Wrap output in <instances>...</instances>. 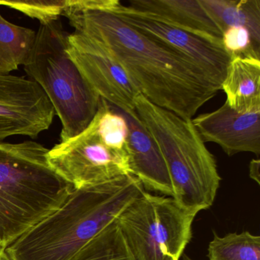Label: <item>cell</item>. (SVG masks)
Wrapping results in <instances>:
<instances>
[{
	"label": "cell",
	"mask_w": 260,
	"mask_h": 260,
	"mask_svg": "<svg viewBox=\"0 0 260 260\" xmlns=\"http://www.w3.org/2000/svg\"><path fill=\"white\" fill-rule=\"evenodd\" d=\"M223 34L230 27H244L260 47V0H199Z\"/></svg>",
	"instance_id": "9a60e30c"
},
{
	"label": "cell",
	"mask_w": 260,
	"mask_h": 260,
	"mask_svg": "<svg viewBox=\"0 0 260 260\" xmlns=\"http://www.w3.org/2000/svg\"><path fill=\"white\" fill-rule=\"evenodd\" d=\"M109 1L68 0L62 16L74 31L106 46L150 103L192 119L220 89L192 61L106 10Z\"/></svg>",
	"instance_id": "6da1fadb"
},
{
	"label": "cell",
	"mask_w": 260,
	"mask_h": 260,
	"mask_svg": "<svg viewBox=\"0 0 260 260\" xmlns=\"http://www.w3.org/2000/svg\"><path fill=\"white\" fill-rule=\"evenodd\" d=\"M55 115L43 89L31 79L0 74V142L13 136L36 138Z\"/></svg>",
	"instance_id": "30bf717a"
},
{
	"label": "cell",
	"mask_w": 260,
	"mask_h": 260,
	"mask_svg": "<svg viewBox=\"0 0 260 260\" xmlns=\"http://www.w3.org/2000/svg\"><path fill=\"white\" fill-rule=\"evenodd\" d=\"M70 33L60 19L41 25L24 70L46 94L61 122L60 142L78 135L93 119L100 95L67 53Z\"/></svg>",
	"instance_id": "5b68a950"
},
{
	"label": "cell",
	"mask_w": 260,
	"mask_h": 260,
	"mask_svg": "<svg viewBox=\"0 0 260 260\" xmlns=\"http://www.w3.org/2000/svg\"><path fill=\"white\" fill-rule=\"evenodd\" d=\"M208 260H260V237L249 231L230 233L214 238L208 245Z\"/></svg>",
	"instance_id": "e0dca14e"
},
{
	"label": "cell",
	"mask_w": 260,
	"mask_h": 260,
	"mask_svg": "<svg viewBox=\"0 0 260 260\" xmlns=\"http://www.w3.org/2000/svg\"><path fill=\"white\" fill-rule=\"evenodd\" d=\"M97 131L103 142L112 150L128 154V124L124 115L103 99L95 115Z\"/></svg>",
	"instance_id": "d6986e66"
},
{
	"label": "cell",
	"mask_w": 260,
	"mask_h": 260,
	"mask_svg": "<svg viewBox=\"0 0 260 260\" xmlns=\"http://www.w3.org/2000/svg\"><path fill=\"white\" fill-rule=\"evenodd\" d=\"M143 16L222 45V33L199 0H130Z\"/></svg>",
	"instance_id": "4fadbf2b"
},
{
	"label": "cell",
	"mask_w": 260,
	"mask_h": 260,
	"mask_svg": "<svg viewBox=\"0 0 260 260\" xmlns=\"http://www.w3.org/2000/svg\"><path fill=\"white\" fill-rule=\"evenodd\" d=\"M182 260H193L186 255H182Z\"/></svg>",
	"instance_id": "cb8c5ba5"
},
{
	"label": "cell",
	"mask_w": 260,
	"mask_h": 260,
	"mask_svg": "<svg viewBox=\"0 0 260 260\" xmlns=\"http://www.w3.org/2000/svg\"><path fill=\"white\" fill-rule=\"evenodd\" d=\"M47 159L52 170L75 189L132 174L128 156L112 150L100 138L95 117L81 133L48 150Z\"/></svg>",
	"instance_id": "52a82bcc"
},
{
	"label": "cell",
	"mask_w": 260,
	"mask_h": 260,
	"mask_svg": "<svg viewBox=\"0 0 260 260\" xmlns=\"http://www.w3.org/2000/svg\"><path fill=\"white\" fill-rule=\"evenodd\" d=\"M71 260H135L116 220L94 237Z\"/></svg>",
	"instance_id": "ac0fdd59"
},
{
	"label": "cell",
	"mask_w": 260,
	"mask_h": 260,
	"mask_svg": "<svg viewBox=\"0 0 260 260\" xmlns=\"http://www.w3.org/2000/svg\"><path fill=\"white\" fill-rule=\"evenodd\" d=\"M35 141L0 142V249L57 211L74 188L52 170Z\"/></svg>",
	"instance_id": "3957f363"
},
{
	"label": "cell",
	"mask_w": 260,
	"mask_h": 260,
	"mask_svg": "<svg viewBox=\"0 0 260 260\" xmlns=\"http://www.w3.org/2000/svg\"><path fill=\"white\" fill-rule=\"evenodd\" d=\"M114 1L109 8L106 6V10L152 40L192 61L221 90L226 68L231 61V57L223 45L149 19L118 0Z\"/></svg>",
	"instance_id": "9c48e42d"
},
{
	"label": "cell",
	"mask_w": 260,
	"mask_h": 260,
	"mask_svg": "<svg viewBox=\"0 0 260 260\" xmlns=\"http://www.w3.org/2000/svg\"><path fill=\"white\" fill-rule=\"evenodd\" d=\"M196 216L173 198L143 190L115 218L135 260H180Z\"/></svg>",
	"instance_id": "8992f818"
},
{
	"label": "cell",
	"mask_w": 260,
	"mask_h": 260,
	"mask_svg": "<svg viewBox=\"0 0 260 260\" xmlns=\"http://www.w3.org/2000/svg\"><path fill=\"white\" fill-rule=\"evenodd\" d=\"M37 33L7 21L0 14V74L7 75L28 61Z\"/></svg>",
	"instance_id": "2e32d148"
},
{
	"label": "cell",
	"mask_w": 260,
	"mask_h": 260,
	"mask_svg": "<svg viewBox=\"0 0 260 260\" xmlns=\"http://www.w3.org/2000/svg\"><path fill=\"white\" fill-rule=\"evenodd\" d=\"M68 0H0V6L18 10L38 19L41 25L51 23L63 15Z\"/></svg>",
	"instance_id": "ffe728a7"
},
{
	"label": "cell",
	"mask_w": 260,
	"mask_h": 260,
	"mask_svg": "<svg viewBox=\"0 0 260 260\" xmlns=\"http://www.w3.org/2000/svg\"><path fill=\"white\" fill-rule=\"evenodd\" d=\"M226 103L240 113L260 111V60L231 59L221 85Z\"/></svg>",
	"instance_id": "5bb4252c"
},
{
	"label": "cell",
	"mask_w": 260,
	"mask_h": 260,
	"mask_svg": "<svg viewBox=\"0 0 260 260\" xmlns=\"http://www.w3.org/2000/svg\"><path fill=\"white\" fill-rule=\"evenodd\" d=\"M138 119L157 144L167 164L173 200L188 214L212 206L220 187L217 162L191 119H185L137 95Z\"/></svg>",
	"instance_id": "277c9868"
},
{
	"label": "cell",
	"mask_w": 260,
	"mask_h": 260,
	"mask_svg": "<svg viewBox=\"0 0 260 260\" xmlns=\"http://www.w3.org/2000/svg\"><path fill=\"white\" fill-rule=\"evenodd\" d=\"M0 260H11L6 250L0 249Z\"/></svg>",
	"instance_id": "603a6c76"
},
{
	"label": "cell",
	"mask_w": 260,
	"mask_h": 260,
	"mask_svg": "<svg viewBox=\"0 0 260 260\" xmlns=\"http://www.w3.org/2000/svg\"><path fill=\"white\" fill-rule=\"evenodd\" d=\"M67 53L100 98L124 113H136L139 90L106 46L74 31L68 35Z\"/></svg>",
	"instance_id": "ba28073f"
},
{
	"label": "cell",
	"mask_w": 260,
	"mask_h": 260,
	"mask_svg": "<svg viewBox=\"0 0 260 260\" xmlns=\"http://www.w3.org/2000/svg\"><path fill=\"white\" fill-rule=\"evenodd\" d=\"M222 45L231 58L260 60V47L255 45L249 31L244 27H230L222 34Z\"/></svg>",
	"instance_id": "44dd1931"
},
{
	"label": "cell",
	"mask_w": 260,
	"mask_h": 260,
	"mask_svg": "<svg viewBox=\"0 0 260 260\" xmlns=\"http://www.w3.org/2000/svg\"><path fill=\"white\" fill-rule=\"evenodd\" d=\"M134 175L78 188L6 252L11 260H71L144 190Z\"/></svg>",
	"instance_id": "7a4b0ae2"
},
{
	"label": "cell",
	"mask_w": 260,
	"mask_h": 260,
	"mask_svg": "<svg viewBox=\"0 0 260 260\" xmlns=\"http://www.w3.org/2000/svg\"><path fill=\"white\" fill-rule=\"evenodd\" d=\"M259 167L260 161L258 159H252L249 162V177L253 179L255 182H256L258 185L260 184Z\"/></svg>",
	"instance_id": "7402d4cb"
},
{
	"label": "cell",
	"mask_w": 260,
	"mask_h": 260,
	"mask_svg": "<svg viewBox=\"0 0 260 260\" xmlns=\"http://www.w3.org/2000/svg\"><path fill=\"white\" fill-rule=\"evenodd\" d=\"M120 112L128 124L129 166L132 174L138 178L145 191L172 198L171 179L157 144L141 124L137 113L129 115Z\"/></svg>",
	"instance_id": "7c38bea8"
},
{
	"label": "cell",
	"mask_w": 260,
	"mask_h": 260,
	"mask_svg": "<svg viewBox=\"0 0 260 260\" xmlns=\"http://www.w3.org/2000/svg\"><path fill=\"white\" fill-rule=\"evenodd\" d=\"M204 142L218 144L229 156L242 152L260 154V111L240 113L228 103L191 119Z\"/></svg>",
	"instance_id": "8fae6325"
}]
</instances>
